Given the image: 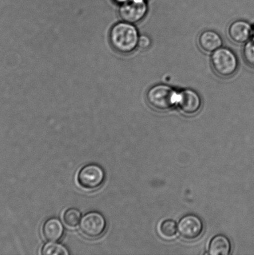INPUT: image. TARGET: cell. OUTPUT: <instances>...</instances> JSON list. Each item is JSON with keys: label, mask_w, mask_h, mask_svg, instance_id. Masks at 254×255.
<instances>
[{"label": "cell", "mask_w": 254, "mask_h": 255, "mask_svg": "<svg viewBox=\"0 0 254 255\" xmlns=\"http://www.w3.org/2000/svg\"><path fill=\"white\" fill-rule=\"evenodd\" d=\"M177 92L166 84H158L149 89L146 95L147 102L152 108L158 111H168L176 104Z\"/></svg>", "instance_id": "cell-2"}, {"label": "cell", "mask_w": 254, "mask_h": 255, "mask_svg": "<svg viewBox=\"0 0 254 255\" xmlns=\"http://www.w3.org/2000/svg\"><path fill=\"white\" fill-rule=\"evenodd\" d=\"M228 33L230 39L235 43L245 44L253 36V29L247 21L236 20L229 26Z\"/></svg>", "instance_id": "cell-9"}, {"label": "cell", "mask_w": 254, "mask_h": 255, "mask_svg": "<svg viewBox=\"0 0 254 255\" xmlns=\"http://www.w3.org/2000/svg\"><path fill=\"white\" fill-rule=\"evenodd\" d=\"M139 36L136 26L124 21L112 27L109 39L116 51L122 54H129L138 47Z\"/></svg>", "instance_id": "cell-1"}, {"label": "cell", "mask_w": 254, "mask_h": 255, "mask_svg": "<svg viewBox=\"0 0 254 255\" xmlns=\"http://www.w3.org/2000/svg\"><path fill=\"white\" fill-rule=\"evenodd\" d=\"M113 1L117 2V3L122 4L129 1V0H113Z\"/></svg>", "instance_id": "cell-18"}, {"label": "cell", "mask_w": 254, "mask_h": 255, "mask_svg": "<svg viewBox=\"0 0 254 255\" xmlns=\"http://www.w3.org/2000/svg\"><path fill=\"white\" fill-rule=\"evenodd\" d=\"M211 64L216 75L223 78H228L237 71L239 62L237 56L232 50L221 47L213 52Z\"/></svg>", "instance_id": "cell-3"}, {"label": "cell", "mask_w": 254, "mask_h": 255, "mask_svg": "<svg viewBox=\"0 0 254 255\" xmlns=\"http://www.w3.org/2000/svg\"><path fill=\"white\" fill-rule=\"evenodd\" d=\"M230 240L224 235H218L211 240L209 245L208 254L211 255H229L231 254Z\"/></svg>", "instance_id": "cell-12"}, {"label": "cell", "mask_w": 254, "mask_h": 255, "mask_svg": "<svg viewBox=\"0 0 254 255\" xmlns=\"http://www.w3.org/2000/svg\"><path fill=\"white\" fill-rule=\"evenodd\" d=\"M105 177V172L100 166L89 164L80 170L77 175V182L82 189L94 191L103 185Z\"/></svg>", "instance_id": "cell-4"}, {"label": "cell", "mask_w": 254, "mask_h": 255, "mask_svg": "<svg viewBox=\"0 0 254 255\" xmlns=\"http://www.w3.org/2000/svg\"><path fill=\"white\" fill-rule=\"evenodd\" d=\"M151 45V40L150 37L146 35H142L139 36L138 41V47L139 48L143 50L148 49Z\"/></svg>", "instance_id": "cell-17"}, {"label": "cell", "mask_w": 254, "mask_h": 255, "mask_svg": "<svg viewBox=\"0 0 254 255\" xmlns=\"http://www.w3.org/2000/svg\"><path fill=\"white\" fill-rule=\"evenodd\" d=\"M178 231L180 236L186 241H194L203 234V222L200 217L194 214H188L180 220Z\"/></svg>", "instance_id": "cell-7"}, {"label": "cell", "mask_w": 254, "mask_h": 255, "mask_svg": "<svg viewBox=\"0 0 254 255\" xmlns=\"http://www.w3.org/2000/svg\"><path fill=\"white\" fill-rule=\"evenodd\" d=\"M176 105L184 114L193 116L200 111L202 101L197 92L186 89L177 94Z\"/></svg>", "instance_id": "cell-8"}, {"label": "cell", "mask_w": 254, "mask_h": 255, "mask_svg": "<svg viewBox=\"0 0 254 255\" xmlns=\"http://www.w3.org/2000/svg\"><path fill=\"white\" fill-rule=\"evenodd\" d=\"M42 233L44 239L49 242L59 241L64 236L63 225L58 219H47L42 226Z\"/></svg>", "instance_id": "cell-11"}, {"label": "cell", "mask_w": 254, "mask_h": 255, "mask_svg": "<svg viewBox=\"0 0 254 255\" xmlns=\"http://www.w3.org/2000/svg\"><path fill=\"white\" fill-rule=\"evenodd\" d=\"M178 232V226L173 220H166L159 226V232L164 239L173 238Z\"/></svg>", "instance_id": "cell-13"}, {"label": "cell", "mask_w": 254, "mask_h": 255, "mask_svg": "<svg viewBox=\"0 0 254 255\" xmlns=\"http://www.w3.org/2000/svg\"><path fill=\"white\" fill-rule=\"evenodd\" d=\"M253 39L254 40V29H253Z\"/></svg>", "instance_id": "cell-19"}, {"label": "cell", "mask_w": 254, "mask_h": 255, "mask_svg": "<svg viewBox=\"0 0 254 255\" xmlns=\"http://www.w3.org/2000/svg\"><path fill=\"white\" fill-rule=\"evenodd\" d=\"M198 45L200 48L206 53H213L222 47V37L217 32L213 30H206L198 37Z\"/></svg>", "instance_id": "cell-10"}, {"label": "cell", "mask_w": 254, "mask_h": 255, "mask_svg": "<svg viewBox=\"0 0 254 255\" xmlns=\"http://www.w3.org/2000/svg\"><path fill=\"white\" fill-rule=\"evenodd\" d=\"M148 6L145 0H129L121 4L119 16L124 21L134 24L145 17Z\"/></svg>", "instance_id": "cell-6"}, {"label": "cell", "mask_w": 254, "mask_h": 255, "mask_svg": "<svg viewBox=\"0 0 254 255\" xmlns=\"http://www.w3.org/2000/svg\"><path fill=\"white\" fill-rule=\"evenodd\" d=\"M243 57L246 64L254 68V40L246 42L243 49Z\"/></svg>", "instance_id": "cell-16"}, {"label": "cell", "mask_w": 254, "mask_h": 255, "mask_svg": "<svg viewBox=\"0 0 254 255\" xmlns=\"http://www.w3.org/2000/svg\"><path fill=\"white\" fill-rule=\"evenodd\" d=\"M63 219L66 226L71 227V228H75L81 223L82 220L81 212L77 209H67L65 212Z\"/></svg>", "instance_id": "cell-14"}, {"label": "cell", "mask_w": 254, "mask_h": 255, "mask_svg": "<svg viewBox=\"0 0 254 255\" xmlns=\"http://www.w3.org/2000/svg\"><path fill=\"white\" fill-rule=\"evenodd\" d=\"M106 227L105 218L98 212H90L85 215L80 225L82 234L91 239H98L103 236Z\"/></svg>", "instance_id": "cell-5"}, {"label": "cell", "mask_w": 254, "mask_h": 255, "mask_svg": "<svg viewBox=\"0 0 254 255\" xmlns=\"http://www.w3.org/2000/svg\"><path fill=\"white\" fill-rule=\"evenodd\" d=\"M42 254L44 255H68L66 247L61 244L49 242L42 247Z\"/></svg>", "instance_id": "cell-15"}]
</instances>
